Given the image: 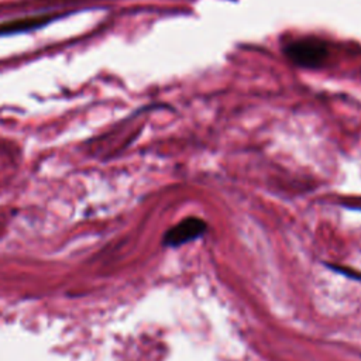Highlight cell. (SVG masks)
<instances>
[{"label": "cell", "instance_id": "6da1fadb", "mask_svg": "<svg viewBox=\"0 0 361 361\" xmlns=\"http://www.w3.org/2000/svg\"><path fill=\"white\" fill-rule=\"evenodd\" d=\"M282 49L293 63L302 68H319L329 56L327 44L312 37L290 39L283 45Z\"/></svg>", "mask_w": 361, "mask_h": 361}, {"label": "cell", "instance_id": "7a4b0ae2", "mask_svg": "<svg viewBox=\"0 0 361 361\" xmlns=\"http://www.w3.org/2000/svg\"><path fill=\"white\" fill-rule=\"evenodd\" d=\"M206 223L199 217H188L171 227L164 235V244L169 247H178L199 238L206 231Z\"/></svg>", "mask_w": 361, "mask_h": 361}, {"label": "cell", "instance_id": "3957f363", "mask_svg": "<svg viewBox=\"0 0 361 361\" xmlns=\"http://www.w3.org/2000/svg\"><path fill=\"white\" fill-rule=\"evenodd\" d=\"M49 21V17H25L14 21H8L4 24H0V35L1 34H13V32H20L31 28L41 27Z\"/></svg>", "mask_w": 361, "mask_h": 361}, {"label": "cell", "instance_id": "277c9868", "mask_svg": "<svg viewBox=\"0 0 361 361\" xmlns=\"http://www.w3.org/2000/svg\"><path fill=\"white\" fill-rule=\"evenodd\" d=\"M351 207H361V203H357V204H351Z\"/></svg>", "mask_w": 361, "mask_h": 361}]
</instances>
